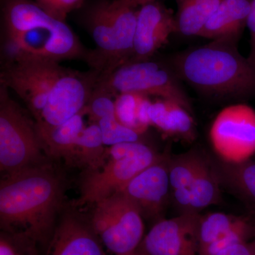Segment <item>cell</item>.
Returning <instances> with one entry per match:
<instances>
[{
	"mask_svg": "<svg viewBox=\"0 0 255 255\" xmlns=\"http://www.w3.org/2000/svg\"><path fill=\"white\" fill-rule=\"evenodd\" d=\"M65 193V181L50 162L4 176L1 231L25 235L45 252L64 210Z\"/></svg>",
	"mask_w": 255,
	"mask_h": 255,
	"instance_id": "6da1fadb",
	"label": "cell"
},
{
	"mask_svg": "<svg viewBox=\"0 0 255 255\" xmlns=\"http://www.w3.org/2000/svg\"><path fill=\"white\" fill-rule=\"evenodd\" d=\"M1 63L20 57L90 61L92 50L34 0H1Z\"/></svg>",
	"mask_w": 255,
	"mask_h": 255,
	"instance_id": "7a4b0ae2",
	"label": "cell"
},
{
	"mask_svg": "<svg viewBox=\"0 0 255 255\" xmlns=\"http://www.w3.org/2000/svg\"><path fill=\"white\" fill-rule=\"evenodd\" d=\"M173 65L179 78L206 95L238 98L255 94V67L233 42L211 41L180 53Z\"/></svg>",
	"mask_w": 255,
	"mask_h": 255,
	"instance_id": "3957f363",
	"label": "cell"
},
{
	"mask_svg": "<svg viewBox=\"0 0 255 255\" xmlns=\"http://www.w3.org/2000/svg\"><path fill=\"white\" fill-rule=\"evenodd\" d=\"M138 9L131 0H87L78 10L79 23L96 45L90 69L110 73L132 59Z\"/></svg>",
	"mask_w": 255,
	"mask_h": 255,
	"instance_id": "277c9868",
	"label": "cell"
},
{
	"mask_svg": "<svg viewBox=\"0 0 255 255\" xmlns=\"http://www.w3.org/2000/svg\"><path fill=\"white\" fill-rule=\"evenodd\" d=\"M144 142H124L108 146L98 168L87 170L80 184V196L75 207L94 205L120 191L132 178L162 158Z\"/></svg>",
	"mask_w": 255,
	"mask_h": 255,
	"instance_id": "5b68a950",
	"label": "cell"
},
{
	"mask_svg": "<svg viewBox=\"0 0 255 255\" xmlns=\"http://www.w3.org/2000/svg\"><path fill=\"white\" fill-rule=\"evenodd\" d=\"M50 162L36 122L0 84V169L4 176Z\"/></svg>",
	"mask_w": 255,
	"mask_h": 255,
	"instance_id": "8992f818",
	"label": "cell"
},
{
	"mask_svg": "<svg viewBox=\"0 0 255 255\" xmlns=\"http://www.w3.org/2000/svg\"><path fill=\"white\" fill-rule=\"evenodd\" d=\"M152 58L129 60L110 73L101 74L96 85L116 98L132 93L174 101L191 113L190 99L173 68Z\"/></svg>",
	"mask_w": 255,
	"mask_h": 255,
	"instance_id": "52a82bcc",
	"label": "cell"
},
{
	"mask_svg": "<svg viewBox=\"0 0 255 255\" xmlns=\"http://www.w3.org/2000/svg\"><path fill=\"white\" fill-rule=\"evenodd\" d=\"M88 218L105 248L114 255H128L144 238V223L136 206L122 191L94 204Z\"/></svg>",
	"mask_w": 255,
	"mask_h": 255,
	"instance_id": "ba28073f",
	"label": "cell"
},
{
	"mask_svg": "<svg viewBox=\"0 0 255 255\" xmlns=\"http://www.w3.org/2000/svg\"><path fill=\"white\" fill-rule=\"evenodd\" d=\"M64 68L55 60L20 57L1 63L0 84L21 99L36 122L41 118Z\"/></svg>",
	"mask_w": 255,
	"mask_h": 255,
	"instance_id": "9c48e42d",
	"label": "cell"
},
{
	"mask_svg": "<svg viewBox=\"0 0 255 255\" xmlns=\"http://www.w3.org/2000/svg\"><path fill=\"white\" fill-rule=\"evenodd\" d=\"M209 138L223 162L241 163L251 159L255 154V111L244 104L225 107L211 125Z\"/></svg>",
	"mask_w": 255,
	"mask_h": 255,
	"instance_id": "30bf717a",
	"label": "cell"
},
{
	"mask_svg": "<svg viewBox=\"0 0 255 255\" xmlns=\"http://www.w3.org/2000/svg\"><path fill=\"white\" fill-rule=\"evenodd\" d=\"M100 73L90 69L80 72L73 69H64L41 118L36 122L38 127H55L65 123L80 113L86 107Z\"/></svg>",
	"mask_w": 255,
	"mask_h": 255,
	"instance_id": "8fae6325",
	"label": "cell"
},
{
	"mask_svg": "<svg viewBox=\"0 0 255 255\" xmlns=\"http://www.w3.org/2000/svg\"><path fill=\"white\" fill-rule=\"evenodd\" d=\"M170 155L162 158L132 178L120 191L132 201L142 218L157 222L172 201L169 175Z\"/></svg>",
	"mask_w": 255,
	"mask_h": 255,
	"instance_id": "7c38bea8",
	"label": "cell"
},
{
	"mask_svg": "<svg viewBox=\"0 0 255 255\" xmlns=\"http://www.w3.org/2000/svg\"><path fill=\"white\" fill-rule=\"evenodd\" d=\"M201 215L180 214L159 220L144 236L139 248L148 255H199Z\"/></svg>",
	"mask_w": 255,
	"mask_h": 255,
	"instance_id": "4fadbf2b",
	"label": "cell"
},
{
	"mask_svg": "<svg viewBox=\"0 0 255 255\" xmlns=\"http://www.w3.org/2000/svg\"><path fill=\"white\" fill-rule=\"evenodd\" d=\"M43 255H107L89 219L66 209L60 215Z\"/></svg>",
	"mask_w": 255,
	"mask_h": 255,
	"instance_id": "5bb4252c",
	"label": "cell"
},
{
	"mask_svg": "<svg viewBox=\"0 0 255 255\" xmlns=\"http://www.w3.org/2000/svg\"><path fill=\"white\" fill-rule=\"evenodd\" d=\"M177 31L173 11L159 1L140 6L134 37L133 56L130 60L152 58Z\"/></svg>",
	"mask_w": 255,
	"mask_h": 255,
	"instance_id": "9a60e30c",
	"label": "cell"
},
{
	"mask_svg": "<svg viewBox=\"0 0 255 255\" xmlns=\"http://www.w3.org/2000/svg\"><path fill=\"white\" fill-rule=\"evenodd\" d=\"M221 183L212 159L203 167L187 187L172 192V202L180 214L195 213L221 200Z\"/></svg>",
	"mask_w": 255,
	"mask_h": 255,
	"instance_id": "2e32d148",
	"label": "cell"
},
{
	"mask_svg": "<svg viewBox=\"0 0 255 255\" xmlns=\"http://www.w3.org/2000/svg\"><path fill=\"white\" fill-rule=\"evenodd\" d=\"M251 0H223L209 18L199 36L211 41L237 43L247 25Z\"/></svg>",
	"mask_w": 255,
	"mask_h": 255,
	"instance_id": "e0dca14e",
	"label": "cell"
},
{
	"mask_svg": "<svg viewBox=\"0 0 255 255\" xmlns=\"http://www.w3.org/2000/svg\"><path fill=\"white\" fill-rule=\"evenodd\" d=\"M150 126L167 136L191 141L196 137V128L191 112L174 101L159 99L149 110Z\"/></svg>",
	"mask_w": 255,
	"mask_h": 255,
	"instance_id": "ac0fdd59",
	"label": "cell"
},
{
	"mask_svg": "<svg viewBox=\"0 0 255 255\" xmlns=\"http://www.w3.org/2000/svg\"><path fill=\"white\" fill-rule=\"evenodd\" d=\"M85 108L65 123L55 127H38L37 133L49 158L63 159L70 164L79 136L85 129Z\"/></svg>",
	"mask_w": 255,
	"mask_h": 255,
	"instance_id": "d6986e66",
	"label": "cell"
},
{
	"mask_svg": "<svg viewBox=\"0 0 255 255\" xmlns=\"http://www.w3.org/2000/svg\"><path fill=\"white\" fill-rule=\"evenodd\" d=\"M213 164L221 187H226L255 211V160L228 163L221 159Z\"/></svg>",
	"mask_w": 255,
	"mask_h": 255,
	"instance_id": "ffe728a7",
	"label": "cell"
},
{
	"mask_svg": "<svg viewBox=\"0 0 255 255\" xmlns=\"http://www.w3.org/2000/svg\"><path fill=\"white\" fill-rule=\"evenodd\" d=\"M105 146L98 124L85 127L78 137L70 165L84 167L86 170L98 168L105 158Z\"/></svg>",
	"mask_w": 255,
	"mask_h": 255,
	"instance_id": "44dd1931",
	"label": "cell"
},
{
	"mask_svg": "<svg viewBox=\"0 0 255 255\" xmlns=\"http://www.w3.org/2000/svg\"><path fill=\"white\" fill-rule=\"evenodd\" d=\"M223 0H198L178 3L177 31L184 36H199L209 18Z\"/></svg>",
	"mask_w": 255,
	"mask_h": 255,
	"instance_id": "7402d4cb",
	"label": "cell"
},
{
	"mask_svg": "<svg viewBox=\"0 0 255 255\" xmlns=\"http://www.w3.org/2000/svg\"><path fill=\"white\" fill-rule=\"evenodd\" d=\"M209 159L201 152L194 150L170 156L169 175L172 192L187 187Z\"/></svg>",
	"mask_w": 255,
	"mask_h": 255,
	"instance_id": "603a6c76",
	"label": "cell"
},
{
	"mask_svg": "<svg viewBox=\"0 0 255 255\" xmlns=\"http://www.w3.org/2000/svg\"><path fill=\"white\" fill-rule=\"evenodd\" d=\"M248 219L221 212L210 213L205 216L201 215L199 227V253L232 232Z\"/></svg>",
	"mask_w": 255,
	"mask_h": 255,
	"instance_id": "cb8c5ba5",
	"label": "cell"
},
{
	"mask_svg": "<svg viewBox=\"0 0 255 255\" xmlns=\"http://www.w3.org/2000/svg\"><path fill=\"white\" fill-rule=\"evenodd\" d=\"M99 127L106 146H112L124 142H142L143 134L126 127L119 122L117 116H110L99 121Z\"/></svg>",
	"mask_w": 255,
	"mask_h": 255,
	"instance_id": "d4e9b609",
	"label": "cell"
},
{
	"mask_svg": "<svg viewBox=\"0 0 255 255\" xmlns=\"http://www.w3.org/2000/svg\"><path fill=\"white\" fill-rule=\"evenodd\" d=\"M43 253L38 243L28 236L1 231L0 255H43Z\"/></svg>",
	"mask_w": 255,
	"mask_h": 255,
	"instance_id": "484cf974",
	"label": "cell"
},
{
	"mask_svg": "<svg viewBox=\"0 0 255 255\" xmlns=\"http://www.w3.org/2000/svg\"><path fill=\"white\" fill-rule=\"evenodd\" d=\"M143 96L145 95L123 94L119 95L115 100L116 115L119 122L141 134H144L145 131L139 124L137 112Z\"/></svg>",
	"mask_w": 255,
	"mask_h": 255,
	"instance_id": "4316f807",
	"label": "cell"
},
{
	"mask_svg": "<svg viewBox=\"0 0 255 255\" xmlns=\"http://www.w3.org/2000/svg\"><path fill=\"white\" fill-rule=\"evenodd\" d=\"M114 98L109 92L95 85L85 107V112L93 123L97 124L102 119L116 115L115 100Z\"/></svg>",
	"mask_w": 255,
	"mask_h": 255,
	"instance_id": "83f0119b",
	"label": "cell"
},
{
	"mask_svg": "<svg viewBox=\"0 0 255 255\" xmlns=\"http://www.w3.org/2000/svg\"><path fill=\"white\" fill-rule=\"evenodd\" d=\"M37 4L52 17L66 21L72 11H78L87 0H34Z\"/></svg>",
	"mask_w": 255,
	"mask_h": 255,
	"instance_id": "f1b7e54d",
	"label": "cell"
},
{
	"mask_svg": "<svg viewBox=\"0 0 255 255\" xmlns=\"http://www.w3.org/2000/svg\"><path fill=\"white\" fill-rule=\"evenodd\" d=\"M216 255H255V239L233 245Z\"/></svg>",
	"mask_w": 255,
	"mask_h": 255,
	"instance_id": "f546056e",
	"label": "cell"
},
{
	"mask_svg": "<svg viewBox=\"0 0 255 255\" xmlns=\"http://www.w3.org/2000/svg\"><path fill=\"white\" fill-rule=\"evenodd\" d=\"M247 26L251 36V53L249 61L255 67V0L251 1V11L247 20Z\"/></svg>",
	"mask_w": 255,
	"mask_h": 255,
	"instance_id": "4dcf8cb0",
	"label": "cell"
},
{
	"mask_svg": "<svg viewBox=\"0 0 255 255\" xmlns=\"http://www.w3.org/2000/svg\"><path fill=\"white\" fill-rule=\"evenodd\" d=\"M134 4H136L137 6H142V5L145 4H148V3L154 2V1H159V0H131Z\"/></svg>",
	"mask_w": 255,
	"mask_h": 255,
	"instance_id": "1f68e13d",
	"label": "cell"
},
{
	"mask_svg": "<svg viewBox=\"0 0 255 255\" xmlns=\"http://www.w3.org/2000/svg\"><path fill=\"white\" fill-rule=\"evenodd\" d=\"M128 255H148L147 253H145V252L142 251L140 248H137V250H135L133 253H132L131 254Z\"/></svg>",
	"mask_w": 255,
	"mask_h": 255,
	"instance_id": "d6a6232c",
	"label": "cell"
},
{
	"mask_svg": "<svg viewBox=\"0 0 255 255\" xmlns=\"http://www.w3.org/2000/svg\"><path fill=\"white\" fill-rule=\"evenodd\" d=\"M253 238L255 239V220H254V236H253Z\"/></svg>",
	"mask_w": 255,
	"mask_h": 255,
	"instance_id": "836d02e7",
	"label": "cell"
}]
</instances>
